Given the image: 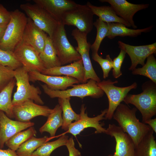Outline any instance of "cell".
Returning <instances> with one entry per match:
<instances>
[{
  "instance_id": "obj_18",
  "label": "cell",
  "mask_w": 156,
  "mask_h": 156,
  "mask_svg": "<svg viewBox=\"0 0 156 156\" xmlns=\"http://www.w3.org/2000/svg\"><path fill=\"white\" fill-rule=\"evenodd\" d=\"M0 148H3L5 142L17 133L34 125L31 122H24L13 120L0 110Z\"/></svg>"
},
{
  "instance_id": "obj_21",
  "label": "cell",
  "mask_w": 156,
  "mask_h": 156,
  "mask_svg": "<svg viewBox=\"0 0 156 156\" xmlns=\"http://www.w3.org/2000/svg\"><path fill=\"white\" fill-rule=\"evenodd\" d=\"M41 73L49 75L70 77L77 79L79 83H85V71L81 59L66 65L45 69Z\"/></svg>"
},
{
  "instance_id": "obj_27",
  "label": "cell",
  "mask_w": 156,
  "mask_h": 156,
  "mask_svg": "<svg viewBox=\"0 0 156 156\" xmlns=\"http://www.w3.org/2000/svg\"><path fill=\"white\" fill-rule=\"evenodd\" d=\"M70 98H58V104L61 107L62 113V129L66 131L73 121H77L80 118V114H77L73 109L70 103Z\"/></svg>"
},
{
  "instance_id": "obj_32",
  "label": "cell",
  "mask_w": 156,
  "mask_h": 156,
  "mask_svg": "<svg viewBox=\"0 0 156 156\" xmlns=\"http://www.w3.org/2000/svg\"><path fill=\"white\" fill-rule=\"evenodd\" d=\"M133 75H140L149 78L156 84V59L154 54L147 58L146 64L141 68H135L132 71Z\"/></svg>"
},
{
  "instance_id": "obj_1",
  "label": "cell",
  "mask_w": 156,
  "mask_h": 156,
  "mask_svg": "<svg viewBox=\"0 0 156 156\" xmlns=\"http://www.w3.org/2000/svg\"><path fill=\"white\" fill-rule=\"evenodd\" d=\"M135 107L130 109L127 105L120 103L114 114L113 118L119 127L132 140L135 147L144 137L152 129L148 125L141 122L137 118Z\"/></svg>"
},
{
  "instance_id": "obj_23",
  "label": "cell",
  "mask_w": 156,
  "mask_h": 156,
  "mask_svg": "<svg viewBox=\"0 0 156 156\" xmlns=\"http://www.w3.org/2000/svg\"><path fill=\"white\" fill-rule=\"evenodd\" d=\"M107 24L108 32L107 37L111 39L117 36L136 37L141 35L142 33L150 32L153 27L152 25H151L143 29H135L129 28L120 23H113Z\"/></svg>"
},
{
  "instance_id": "obj_38",
  "label": "cell",
  "mask_w": 156,
  "mask_h": 156,
  "mask_svg": "<svg viewBox=\"0 0 156 156\" xmlns=\"http://www.w3.org/2000/svg\"><path fill=\"white\" fill-rule=\"evenodd\" d=\"M65 146L68 149L69 156H81V152L75 147L73 137L68 138Z\"/></svg>"
},
{
  "instance_id": "obj_24",
  "label": "cell",
  "mask_w": 156,
  "mask_h": 156,
  "mask_svg": "<svg viewBox=\"0 0 156 156\" xmlns=\"http://www.w3.org/2000/svg\"><path fill=\"white\" fill-rule=\"evenodd\" d=\"M62 115L61 107L58 104L53 109L46 122L40 128V132L41 133L47 132L50 134L51 137L53 138L57 129L62 125Z\"/></svg>"
},
{
  "instance_id": "obj_19",
  "label": "cell",
  "mask_w": 156,
  "mask_h": 156,
  "mask_svg": "<svg viewBox=\"0 0 156 156\" xmlns=\"http://www.w3.org/2000/svg\"><path fill=\"white\" fill-rule=\"evenodd\" d=\"M48 36L27 17V22L23 34V42L32 47L40 54L43 50Z\"/></svg>"
},
{
  "instance_id": "obj_33",
  "label": "cell",
  "mask_w": 156,
  "mask_h": 156,
  "mask_svg": "<svg viewBox=\"0 0 156 156\" xmlns=\"http://www.w3.org/2000/svg\"><path fill=\"white\" fill-rule=\"evenodd\" d=\"M93 25L96 28L97 33L95 40L90 47L92 53H98L101 44L104 38L107 37L108 32L107 23L99 18L94 22Z\"/></svg>"
},
{
  "instance_id": "obj_7",
  "label": "cell",
  "mask_w": 156,
  "mask_h": 156,
  "mask_svg": "<svg viewBox=\"0 0 156 156\" xmlns=\"http://www.w3.org/2000/svg\"><path fill=\"white\" fill-rule=\"evenodd\" d=\"M118 81H113L111 80H103L97 83L98 86L105 93L108 98L109 106L105 115V119L111 120L114 112L118 106L128 94L133 89H136L138 86L136 82L131 85L125 87H119L114 85Z\"/></svg>"
},
{
  "instance_id": "obj_28",
  "label": "cell",
  "mask_w": 156,
  "mask_h": 156,
  "mask_svg": "<svg viewBox=\"0 0 156 156\" xmlns=\"http://www.w3.org/2000/svg\"><path fill=\"white\" fill-rule=\"evenodd\" d=\"M16 83V81L14 78L0 92V110L4 112L10 118H14L12 96Z\"/></svg>"
},
{
  "instance_id": "obj_4",
  "label": "cell",
  "mask_w": 156,
  "mask_h": 156,
  "mask_svg": "<svg viewBox=\"0 0 156 156\" xmlns=\"http://www.w3.org/2000/svg\"><path fill=\"white\" fill-rule=\"evenodd\" d=\"M14 73L17 89L12 100L13 106L29 100L38 104L43 105L40 96L41 91L39 87L30 83L28 72L22 66L15 70Z\"/></svg>"
},
{
  "instance_id": "obj_16",
  "label": "cell",
  "mask_w": 156,
  "mask_h": 156,
  "mask_svg": "<svg viewBox=\"0 0 156 156\" xmlns=\"http://www.w3.org/2000/svg\"><path fill=\"white\" fill-rule=\"evenodd\" d=\"M102 2L109 3L118 16L128 23L133 29L137 28L134 23L133 17L138 12L147 8L148 4H135L126 0H100Z\"/></svg>"
},
{
  "instance_id": "obj_30",
  "label": "cell",
  "mask_w": 156,
  "mask_h": 156,
  "mask_svg": "<svg viewBox=\"0 0 156 156\" xmlns=\"http://www.w3.org/2000/svg\"><path fill=\"white\" fill-rule=\"evenodd\" d=\"M36 134L34 128L31 127L26 130L17 133L6 141L5 144L9 148L16 151L23 143L31 138L36 136Z\"/></svg>"
},
{
  "instance_id": "obj_12",
  "label": "cell",
  "mask_w": 156,
  "mask_h": 156,
  "mask_svg": "<svg viewBox=\"0 0 156 156\" xmlns=\"http://www.w3.org/2000/svg\"><path fill=\"white\" fill-rule=\"evenodd\" d=\"M86 109L85 104H82L80 108V119L72 123L66 132L76 137L85 129L92 127L96 129V133H105L106 129L103 127L104 124L101 123L100 121L105 119V116L107 109L102 111L100 114L94 117L88 116L87 113L85 112Z\"/></svg>"
},
{
  "instance_id": "obj_26",
  "label": "cell",
  "mask_w": 156,
  "mask_h": 156,
  "mask_svg": "<svg viewBox=\"0 0 156 156\" xmlns=\"http://www.w3.org/2000/svg\"><path fill=\"white\" fill-rule=\"evenodd\" d=\"M39 56L46 69L61 66L52 40L48 36Z\"/></svg>"
},
{
  "instance_id": "obj_5",
  "label": "cell",
  "mask_w": 156,
  "mask_h": 156,
  "mask_svg": "<svg viewBox=\"0 0 156 156\" xmlns=\"http://www.w3.org/2000/svg\"><path fill=\"white\" fill-rule=\"evenodd\" d=\"M95 80L90 79L86 83L74 85L73 88L64 90H53L45 84L41 85L44 92L51 98H69L77 97L83 99L90 96L98 99L103 96L104 92L97 85Z\"/></svg>"
},
{
  "instance_id": "obj_14",
  "label": "cell",
  "mask_w": 156,
  "mask_h": 156,
  "mask_svg": "<svg viewBox=\"0 0 156 156\" xmlns=\"http://www.w3.org/2000/svg\"><path fill=\"white\" fill-rule=\"evenodd\" d=\"M52 110L47 106L38 104L29 100L13 106L12 112L14 118L16 120L26 122L38 116L48 117Z\"/></svg>"
},
{
  "instance_id": "obj_15",
  "label": "cell",
  "mask_w": 156,
  "mask_h": 156,
  "mask_svg": "<svg viewBox=\"0 0 156 156\" xmlns=\"http://www.w3.org/2000/svg\"><path fill=\"white\" fill-rule=\"evenodd\" d=\"M118 47L125 51L129 55L131 64L129 69L132 71L138 64L143 66L145 60L150 55L156 53V42L146 45L133 46L121 41H118Z\"/></svg>"
},
{
  "instance_id": "obj_36",
  "label": "cell",
  "mask_w": 156,
  "mask_h": 156,
  "mask_svg": "<svg viewBox=\"0 0 156 156\" xmlns=\"http://www.w3.org/2000/svg\"><path fill=\"white\" fill-rule=\"evenodd\" d=\"M14 70L0 64V92L14 78Z\"/></svg>"
},
{
  "instance_id": "obj_11",
  "label": "cell",
  "mask_w": 156,
  "mask_h": 156,
  "mask_svg": "<svg viewBox=\"0 0 156 156\" xmlns=\"http://www.w3.org/2000/svg\"><path fill=\"white\" fill-rule=\"evenodd\" d=\"M13 52L22 66L28 72L36 71L41 73L46 69L39 54L22 41L15 47Z\"/></svg>"
},
{
  "instance_id": "obj_39",
  "label": "cell",
  "mask_w": 156,
  "mask_h": 156,
  "mask_svg": "<svg viewBox=\"0 0 156 156\" xmlns=\"http://www.w3.org/2000/svg\"><path fill=\"white\" fill-rule=\"evenodd\" d=\"M10 18V12L0 4V24H8Z\"/></svg>"
},
{
  "instance_id": "obj_31",
  "label": "cell",
  "mask_w": 156,
  "mask_h": 156,
  "mask_svg": "<svg viewBox=\"0 0 156 156\" xmlns=\"http://www.w3.org/2000/svg\"><path fill=\"white\" fill-rule=\"evenodd\" d=\"M68 139V135L63 134L55 141L45 142L34 151L31 156H50L55 149L65 145Z\"/></svg>"
},
{
  "instance_id": "obj_22",
  "label": "cell",
  "mask_w": 156,
  "mask_h": 156,
  "mask_svg": "<svg viewBox=\"0 0 156 156\" xmlns=\"http://www.w3.org/2000/svg\"><path fill=\"white\" fill-rule=\"evenodd\" d=\"M86 5L91 9L94 15L98 16L99 18L104 22L119 23L127 27H131L128 23L117 15L111 5L97 6L93 5L89 2H88Z\"/></svg>"
},
{
  "instance_id": "obj_3",
  "label": "cell",
  "mask_w": 156,
  "mask_h": 156,
  "mask_svg": "<svg viewBox=\"0 0 156 156\" xmlns=\"http://www.w3.org/2000/svg\"><path fill=\"white\" fill-rule=\"evenodd\" d=\"M27 17L18 9L10 12V18L0 41V49L13 52L22 39Z\"/></svg>"
},
{
  "instance_id": "obj_34",
  "label": "cell",
  "mask_w": 156,
  "mask_h": 156,
  "mask_svg": "<svg viewBox=\"0 0 156 156\" xmlns=\"http://www.w3.org/2000/svg\"><path fill=\"white\" fill-rule=\"evenodd\" d=\"M0 64L8 66L14 70L22 66L13 52L0 49Z\"/></svg>"
},
{
  "instance_id": "obj_42",
  "label": "cell",
  "mask_w": 156,
  "mask_h": 156,
  "mask_svg": "<svg viewBox=\"0 0 156 156\" xmlns=\"http://www.w3.org/2000/svg\"><path fill=\"white\" fill-rule=\"evenodd\" d=\"M8 24H0V41L4 35Z\"/></svg>"
},
{
  "instance_id": "obj_8",
  "label": "cell",
  "mask_w": 156,
  "mask_h": 156,
  "mask_svg": "<svg viewBox=\"0 0 156 156\" xmlns=\"http://www.w3.org/2000/svg\"><path fill=\"white\" fill-rule=\"evenodd\" d=\"M94 14L86 5L77 4L62 16L61 22L64 25H73L80 31L88 34L92 29Z\"/></svg>"
},
{
  "instance_id": "obj_2",
  "label": "cell",
  "mask_w": 156,
  "mask_h": 156,
  "mask_svg": "<svg viewBox=\"0 0 156 156\" xmlns=\"http://www.w3.org/2000/svg\"><path fill=\"white\" fill-rule=\"evenodd\" d=\"M142 92L137 94H127L124 99L127 104L135 106L140 112L142 122H145L156 114V84L150 80L142 86Z\"/></svg>"
},
{
  "instance_id": "obj_29",
  "label": "cell",
  "mask_w": 156,
  "mask_h": 156,
  "mask_svg": "<svg viewBox=\"0 0 156 156\" xmlns=\"http://www.w3.org/2000/svg\"><path fill=\"white\" fill-rule=\"evenodd\" d=\"M53 138L47 136L37 138L33 137L23 143L16 151L18 156H31L38 147Z\"/></svg>"
},
{
  "instance_id": "obj_10",
  "label": "cell",
  "mask_w": 156,
  "mask_h": 156,
  "mask_svg": "<svg viewBox=\"0 0 156 156\" xmlns=\"http://www.w3.org/2000/svg\"><path fill=\"white\" fill-rule=\"evenodd\" d=\"M71 35L77 42L75 49L81 56L85 71L84 81L86 83L90 79L97 83L101 81L93 67L90 60L89 51L91 44L87 40V34L82 32L76 28L72 32Z\"/></svg>"
},
{
  "instance_id": "obj_9",
  "label": "cell",
  "mask_w": 156,
  "mask_h": 156,
  "mask_svg": "<svg viewBox=\"0 0 156 156\" xmlns=\"http://www.w3.org/2000/svg\"><path fill=\"white\" fill-rule=\"evenodd\" d=\"M20 7L37 27L51 38L59 22L36 4L23 3Z\"/></svg>"
},
{
  "instance_id": "obj_13",
  "label": "cell",
  "mask_w": 156,
  "mask_h": 156,
  "mask_svg": "<svg viewBox=\"0 0 156 156\" xmlns=\"http://www.w3.org/2000/svg\"><path fill=\"white\" fill-rule=\"evenodd\" d=\"M105 133L114 137L116 142L115 153L108 156H135V147L132 140L120 127L109 124Z\"/></svg>"
},
{
  "instance_id": "obj_35",
  "label": "cell",
  "mask_w": 156,
  "mask_h": 156,
  "mask_svg": "<svg viewBox=\"0 0 156 156\" xmlns=\"http://www.w3.org/2000/svg\"><path fill=\"white\" fill-rule=\"evenodd\" d=\"M92 59L100 66L103 72V78L107 77L111 70L112 68L113 60L109 55L106 56L105 58H103L99 55L98 53H92Z\"/></svg>"
},
{
  "instance_id": "obj_25",
  "label": "cell",
  "mask_w": 156,
  "mask_h": 156,
  "mask_svg": "<svg viewBox=\"0 0 156 156\" xmlns=\"http://www.w3.org/2000/svg\"><path fill=\"white\" fill-rule=\"evenodd\" d=\"M151 129L135 147V156H156V141Z\"/></svg>"
},
{
  "instance_id": "obj_41",
  "label": "cell",
  "mask_w": 156,
  "mask_h": 156,
  "mask_svg": "<svg viewBox=\"0 0 156 156\" xmlns=\"http://www.w3.org/2000/svg\"><path fill=\"white\" fill-rule=\"evenodd\" d=\"M148 125L156 133V118L151 119L147 121L145 123Z\"/></svg>"
},
{
  "instance_id": "obj_40",
  "label": "cell",
  "mask_w": 156,
  "mask_h": 156,
  "mask_svg": "<svg viewBox=\"0 0 156 156\" xmlns=\"http://www.w3.org/2000/svg\"><path fill=\"white\" fill-rule=\"evenodd\" d=\"M0 156H18L16 151L10 148L3 150L0 148Z\"/></svg>"
},
{
  "instance_id": "obj_37",
  "label": "cell",
  "mask_w": 156,
  "mask_h": 156,
  "mask_svg": "<svg viewBox=\"0 0 156 156\" xmlns=\"http://www.w3.org/2000/svg\"><path fill=\"white\" fill-rule=\"evenodd\" d=\"M126 54L125 51L120 49L118 55L113 60L112 75L116 79L119 78L122 74L121 68Z\"/></svg>"
},
{
  "instance_id": "obj_6",
  "label": "cell",
  "mask_w": 156,
  "mask_h": 156,
  "mask_svg": "<svg viewBox=\"0 0 156 156\" xmlns=\"http://www.w3.org/2000/svg\"><path fill=\"white\" fill-rule=\"evenodd\" d=\"M64 26L59 22L51 38L61 66L81 59L79 53L68 40Z\"/></svg>"
},
{
  "instance_id": "obj_17",
  "label": "cell",
  "mask_w": 156,
  "mask_h": 156,
  "mask_svg": "<svg viewBox=\"0 0 156 156\" xmlns=\"http://www.w3.org/2000/svg\"><path fill=\"white\" fill-rule=\"evenodd\" d=\"M28 74L29 81H41L53 90H65L68 87L79 83L77 79L67 76L46 75L36 71L29 72Z\"/></svg>"
},
{
  "instance_id": "obj_43",
  "label": "cell",
  "mask_w": 156,
  "mask_h": 156,
  "mask_svg": "<svg viewBox=\"0 0 156 156\" xmlns=\"http://www.w3.org/2000/svg\"><path fill=\"white\" fill-rule=\"evenodd\" d=\"M0 127H1V123H0Z\"/></svg>"
},
{
  "instance_id": "obj_20",
  "label": "cell",
  "mask_w": 156,
  "mask_h": 156,
  "mask_svg": "<svg viewBox=\"0 0 156 156\" xmlns=\"http://www.w3.org/2000/svg\"><path fill=\"white\" fill-rule=\"evenodd\" d=\"M35 4L47 12L59 22L67 12L75 7L78 4L70 0H34Z\"/></svg>"
}]
</instances>
